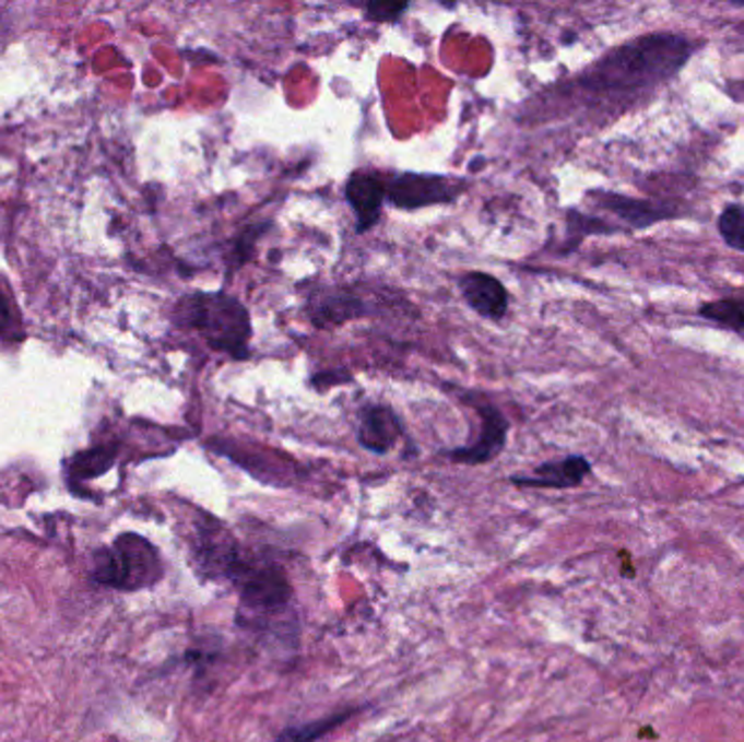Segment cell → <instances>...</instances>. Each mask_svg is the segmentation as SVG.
Wrapping results in <instances>:
<instances>
[{"mask_svg":"<svg viewBox=\"0 0 744 742\" xmlns=\"http://www.w3.org/2000/svg\"><path fill=\"white\" fill-rule=\"evenodd\" d=\"M403 434V425L397 414L386 405H366L359 410L357 440L359 445L377 456L394 449Z\"/></svg>","mask_w":744,"mask_h":742,"instance_id":"8fae6325","label":"cell"},{"mask_svg":"<svg viewBox=\"0 0 744 742\" xmlns=\"http://www.w3.org/2000/svg\"><path fill=\"white\" fill-rule=\"evenodd\" d=\"M344 197L355 214L357 234H366L381 219V208L386 203V181L373 170H355L344 186Z\"/></svg>","mask_w":744,"mask_h":742,"instance_id":"9c48e42d","label":"cell"},{"mask_svg":"<svg viewBox=\"0 0 744 742\" xmlns=\"http://www.w3.org/2000/svg\"><path fill=\"white\" fill-rule=\"evenodd\" d=\"M164 575L157 549L138 533H122L94 555L92 579L116 590H142Z\"/></svg>","mask_w":744,"mask_h":742,"instance_id":"7a4b0ae2","label":"cell"},{"mask_svg":"<svg viewBox=\"0 0 744 742\" xmlns=\"http://www.w3.org/2000/svg\"><path fill=\"white\" fill-rule=\"evenodd\" d=\"M462 298L486 320H500L509 309L505 285L488 272H467L458 279Z\"/></svg>","mask_w":744,"mask_h":742,"instance_id":"30bf717a","label":"cell"},{"mask_svg":"<svg viewBox=\"0 0 744 742\" xmlns=\"http://www.w3.org/2000/svg\"><path fill=\"white\" fill-rule=\"evenodd\" d=\"M240 590V616L265 619L283 612L292 601V586L285 573L265 562H255L252 557L234 577Z\"/></svg>","mask_w":744,"mask_h":742,"instance_id":"277c9868","label":"cell"},{"mask_svg":"<svg viewBox=\"0 0 744 742\" xmlns=\"http://www.w3.org/2000/svg\"><path fill=\"white\" fill-rule=\"evenodd\" d=\"M408 9V2H368L364 4V15L375 22H397Z\"/></svg>","mask_w":744,"mask_h":742,"instance_id":"d6986e66","label":"cell"},{"mask_svg":"<svg viewBox=\"0 0 744 742\" xmlns=\"http://www.w3.org/2000/svg\"><path fill=\"white\" fill-rule=\"evenodd\" d=\"M173 320L184 329L203 335L210 349L247 360L250 355L252 322L245 303L227 292H192L186 294L173 311Z\"/></svg>","mask_w":744,"mask_h":742,"instance_id":"6da1fadb","label":"cell"},{"mask_svg":"<svg viewBox=\"0 0 744 742\" xmlns=\"http://www.w3.org/2000/svg\"><path fill=\"white\" fill-rule=\"evenodd\" d=\"M467 184L442 175L401 173L386 181V201L399 210H423L432 205H449L464 195Z\"/></svg>","mask_w":744,"mask_h":742,"instance_id":"5b68a950","label":"cell"},{"mask_svg":"<svg viewBox=\"0 0 744 742\" xmlns=\"http://www.w3.org/2000/svg\"><path fill=\"white\" fill-rule=\"evenodd\" d=\"M723 240L736 250L744 252V210L741 208H728L719 223Z\"/></svg>","mask_w":744,"mask_h":742,"instance_id":"e0dca14e","label":"cell"},{"mask_svg":"<svg viewBox=\"0 0 744 742\" xmlns=\"http://www.w3.org/2000/svg\"><path fill=\"white\" fill-rule=\"evenodd\" d=\"M475 410L480 412L482 419V432L475 443L462 449H453L449 458L458 464H486L495 460L496 456L503 451L507 443V432H509V421L503 416V412L496 405L488 403H475Z\"/></svg>","mask_w":744,"mask_h":742,"instance_id":"ba28073f","label":"cell"},{"mask_svg":"<svg viewBox=\"0 0 744 742\" xmlns=\"http://www.w3.org/2000/svg\"><path fill=\"white\" fill-rule=\"evenodd\" d=\"M114 458H116L114 449H107V447L87 451V454H83V456L72 460V473L83 478V480L103 475L114 464Z\"/></svg>","mask_w":744,"mask_h":742,"instance_id":"5bb4252c","label":"cell"},{"mask_svg":"<svg viewBox=\"0 0 744 742\" xmlns=\"http://www.w3.org/2000/svg\"><path fill=\"white\" fill-rule=\"evenodd\" d=\"M701 314L706 318L725 322L734 329H744V303L741 301H719V303H710L701 309Z\"/></svg>","mask_w":744,"mask_h":742,"instance_id":"2e32d148","label":"cell"},{"mask_svg":"<svg viewBox=\"0 0 744 742\" xmlns=\"http://www.w3.org/2000/svg\"><path fill=\"white\" fill-rule=\"evenodd\" d=\"M194 555L199 568L208 577H225L229 581H234V577L247 562L240 544L225 529H221L219 522H212L210 527H199Z\"/></svg>","mask_w":744,"mask_h":742,"instance_id":"8992f818","label":"cell"},{"mask_svg":"<svg viewBox=\"0 0 744 742\" xmlns=\"http://www.w3.org/2000/svg\"><path fill=\"white\" fill-rule=\"evenodd\" d=\"M688 57V48L682 39L675 37H647L638 42L631 48L618 50L605 68L601 70V76L614 79V81H627L636 79L642 81L647 76L662 79L671 72H675Z\"/></svg>","mask_w":744,"mask_h":742,"instance_id":"3957f363","label":"cell"},{"mask_svg":"<svg viewBox=\"0 0 744 742\" xmlns=\"http://www.w3.org/2000/svg\"><path fill=\"white\" fill-rule=\"evenodd\" d=\"M590 473V464L581 456H570L557 462H546L529 478H511L516 486L529 488H572L579 486Z\"/></svg>","mask_w":744,"mask_h":742,"instance_id":"7c38bea8","label":"cell"},{"mask_svg":"<svg viewBox=\"0 0 744 742\" xmlns=\"http://www.w3.org/2000/svg\"><path fill=\"white\" fill-rule=\"evenodd\" d=\"M346 719H349V712L335 715V717H329V719H320V721H314V723H307V726H298V728H287L279 734V739L274 742H316Z\"/></svg>","mask_w":744,"mask_h":742,"instance_id":"4fadbf2b","label":"cell"},{"mask_svg":"<svg viewBox=\"0 0 744 742\" xmlns=\"http://www.w3.org/2000/svg\"><path fill=\"white\" fill-rule=\"evenodd\" d=\"M17 338H22V325H20L17 309L13 307L9 296L0 290V340L13 342Z\"/></svg>","mask_w":744,"mask_h":742,"instance_id":"ac0fdd59","label":"cell"},{"mask_svg":"<svg viewBox=\"0 0 744 742\" xmlns=\"http://www.w3.org/2000/svg\"><path fill=\"white\" fill-rule=\"evenodd\" d=\"M307 318L316 329H335L353 318H362L368 314L362 296L351 287H318L309 294L305 305Z\"/></svg>","mask_w":744,"mask_h":742,"instance_id":"52a82bcc","label":"cell"},{"mask_svg":"<svg viewBox=\"0 0 744 742\" xmlns=\"http://www.w3.org/2000/svg\"><path fill=\"white\" fill-rule=\"evenodd\" d=\"M601 199L607 205V210H612L614 214L623 216L625 221H629V223H634L638 227H645V225H649L651 221L658 219L656 214H651V210L645 203H636V201H629V199H623V197H614V195H605Z\"/></svg>","mask_w":744,"mask_h":742,"instance_id":"9a60e30c","label":"cell"},{"mask_svg":"<svg viewBox=\"0 0 744 742\" xmlns=\"http://www.w3.org/2000/svg\"><path fill=\"white\" fill-rule=\"evenodd\" d=\"M263 232H265V225H250L248 229H245V232L240 234V238H238L236 245H234V261H236V266H240V263L247 261L248 250L255 247L257 238H259Z\"/></svg>","mask_w":744,"mask_h":742,"instance_id":"ffe728a7","label":"cell"}]
</instances>
